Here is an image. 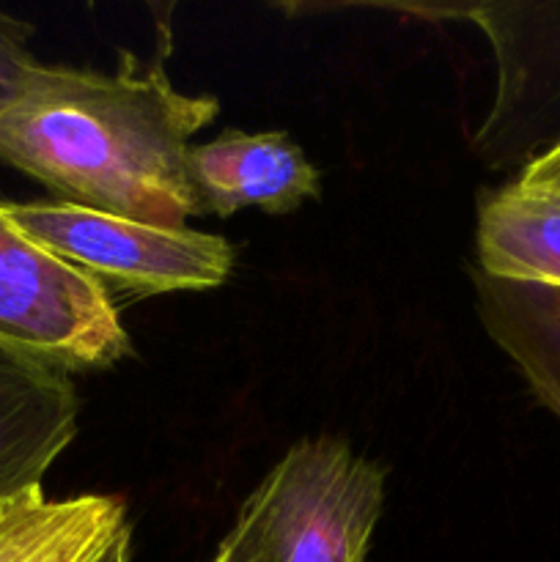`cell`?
Instances as JSON below:
<instances>
[{"instance_id":"3957f363","label":"cell","mask_w":560,"mask_h":562,"mask_svg":"<svg viewBox=\"0 0 560 562\" xmlns=\"http://www.w3.org/2000/svg\"><path fill=\"white\" fill-rule=\"evenodd\" d=\"M0 209L44 250L97 280L110 300L217 289L234 267V247L223 236L187 225L143 223L64 201Z\"/></svg>"},{"instance_id":"7a4b0ae2","label":"cell","mask_w":560,"mask_h":562,"mask_svg":"<svg viewBox=\"0 0 560 562\" xmlns=\"http://www.w3.org/2000/svg\"><path fill=\"white\" fill-rule=\"evenodd\" d=\"M384 470L335 437L302 439L242 503L220 562H362Z\"/></svg>"},{"instance_id":"277c9868","label":"cell","mask_w":560,"mask_h":562,"mask_svg":"<svg viewBox=\"0 0 560 562\" xmlns=\"http://www.w3.org/2000/svg\"><path fill=\"white\" fill-rule=\"evenodd\" d=\"M0 344L60 371H102L132 355L108 291L22 234L0 209Z\"/></svg>"},{"instance_id":"4fadbf2b","label":"cell","mask_w":560,"mask_h":562,"mask_svg":"<svg viewBox=\"0 0 560 562\" xmlns=\"http://www.w3.org/2000/svg\"><path fill=\"white\" fill-rule=\"evenodd\" d=\"M130 543H132V536L121 538V541L115 543L108 554H104L102 562H130Z\"/></svg>"},{"instance_id":"9c48e42d","label":"cell","mask_w":560,"mask_h":562,"mask_svg":"<svg viewBox=\"0 0 560 562\" xmlns=\"http://www.w3.org/2000/svg\"><path fill=\"white\" fill-rule=\"evenodd\" d=\"M478 272L560 291V192L511 181L478 192Z\"/></svg>"},{"instance_id":"6da1fadb","label":"cell","mask_w":560,"mask_h":562,"mask_svg":"<svg viewBox=\"0 0 560 562\" xmlns=\"http://www.w3.org/2000/svg\"><path fill=\"white\" fill-rule=\"evenodd\" d=\"M121 60L115 75L36 60L0 108V162L64 203L184 225L195 217L187 148L220 104L181 93L159 66Z\"/></svg>"},{"instance_id":"30bf717a","label":"cell","mask_w":560,"mask_h":562,"mask_svg":"<svg viewBox=\"0 0 560 562\" xmlns=\"http://www.w3.org/2000/svg\"><path fill=\"white\" fill-rule=\"evenodd\" d=\"M472 291L489 338L519 368L538 404L560 420V291L489 278L478 269Z\"/></svg>"},{"instance_id":"7c38bea8","label":"cell","mask_w":560,"mask_h":562,"mask_svg":"<svg viewBox=\"0 0 560 562\" xmlns=\"http://www.w3.org/2000/svg\"><path fill=\"white\" fill-rule=\"evenodd\" d=\"M519 181L536 187H549V190L560 192V143H555L549 151H544L541 157L533 159L530 165L519 170Z\"/></svg>"},{"instance_id":"8fae6325","label":"cell","mask_w":560,"mask_h":562,"mask_svg":"<svg viewBox=\"0 0 560 562\" xmlns=\"http://www.w3.org/2000/svg\"><path fill=\"white\" fill-rule=\"evenodd\" d=\"M33 27L25 20L0 11V108L14 97L25 71L36 64L31 53Z\"/></svg>"},{"instance_id":"5b68a950","label":"cell","mask_w":560,"mask_h":562,"mask_svg":"<svg viewBox=\"0 0 560 562\" xmlns=\"http://www.w3.org/2000/svg\"><path fill=\"white\" fill-rule=\"evenodd\" d=\"M432 11V9H415ZM475 22L492 44L497 91L475 135L492 168H525L560 143V0L437 9Z\"/></svg>"},{"instance_id":"8992f818","label":"cell","mask_w":560,"mask_h":562,"mask_svg":"<svg viewBox=\"0 0 560 562\" xmlns=\"http://www.w3.org/2000/svg\"><path fill=\"white\" fill-rule=\"evenodd\" d=\"M184 173L195 217L242 209L289 214L322 195V173L285 132L225 130L187 148Z\"/></svg>"},{"instance_id":"5bb4252c","label":"cell","mask_w":560,"mask_h":562,"mask_svg":"<svg viewBox=\"0 0 560 562\" xmlns=\"http://www.w3.org/2000/svg\"><path fill=\"white\" fill-rule=\"evenodd\" d=\"M212 562H220V560H217V558H214V560H212Z\"/></svg>"},{"instance_id":"52a82bcc","label":"cell","mask_w":560,"mask_h":562,"mask_svg":"<svg viewBox=\"0 0 560 562\" xmlns=\"http://www.w3.org/2000/svg\"><path fill=\"white\" fill-rule=\"evenodd\" d=\"M69 373L0 344V505L31 488L77 437Z\"/></svg>"},{"instance_id":"ba28073f","label":"cell","mask_w":560,"mask_h":562,"mask_svg":"<svg viewBox=\"0 0 560 562\" xmlns=\"http://www.w3.org/2000/svg\"><path fill=\"white\" fill-rule=\"evenodd\" d=\"M126 536V503L115 494L49 499L31 488L0 505V562H102Z\"/></svg>"}]
</instances>
